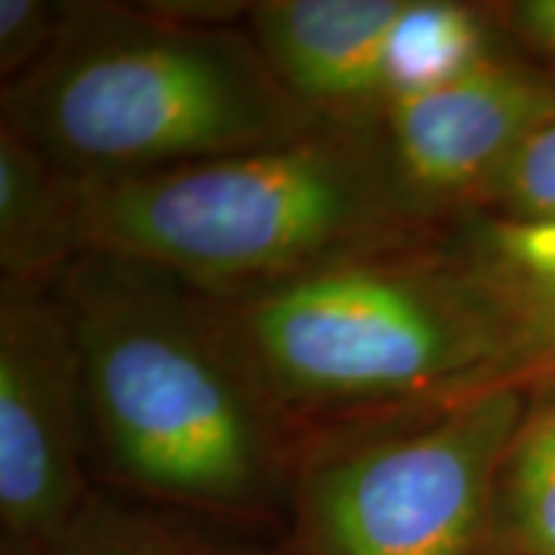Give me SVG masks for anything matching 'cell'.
Masks as SVG:
<instances>
[{
    "mask_svg": "<svg viewBox=\"0 0 555 555\" xmlns=\"http://www.w3.org/2000/svg\"><path fill=\"white\" fill-rule=\"evenodd\" d=\"M52 288L78 343L90 457L111 481L191 519L286 515L298 433L224 298L99 253L62 268Z\"/></svg>",
    "mask_w": 555,
    "mask_h": 555,
    "instance_id": "obj_1",
    "label": "cell"
},
{
    "mask_svg": "<svg viewBox=\"0 0 555 555\" xmlns=\"http://www.w3.org/2000/svg\"><path fill=\"white\" fill-rule=\"evenodd\" d=\"M78 180L139 176L327 127L229 24L75 3L50 52L3 86V124Z\"/></svg>",
    "mask_w": 555,
    "mask_h": 555,
    "instance_id": "obj_2",
    "label": "cell"
},
{
    "mask_svg": "<svg viewBox=\"0 0 555 555\" xmlns=\"http://www.w3.org/2000/svg\"><path fill=\"white\" fill-rule=\"evenodd\" d=\"M73 193L80 255L142 262L217 296L376 247L412 219L378 124H327L139 176L73 178Z\"/></svg>",
    "mask_w": 555,
    "mask_h": 555,
    "instance_id": "obj_3",
    "label": "cell"
},
{
    "mask_svg": "<svg viewBox=\"0 0 555 555\" xmlns=\"http://www.w3.org/2000/svg\"><path fill=\"white\" fill-rule=\"evenodd\" d=\"M224 301L294 427L512 380L502 314L468 255L406 258L376 245Z\"/></svg>",
    "mask_w": 555,
    "mask_h": 555,
    "instance_id": "obj_4",
    "label": "cell"
},
{
    "mask_svg": "<svg viewBox=\"0 0 555 555\" xmlns=\"http://www.w3.org/2000/svg\"><path fill=\"white\" fill-rule=\"evenodd\" d=\"M527 409L504 380L298 437L283 555H509L496 489Z\"/></svg>",
    "mask_w": 555,
    "mask_h": 555,
    "instance_id": "obj_5",
    "label": "cell"
},
{
    "mask_svg": "<svg viewBox=\"0 0 555 555\" xmlns=\"http://www.w3.org/2000/svg\"><path fill=\"white\" fill-rule=\"evenodd\" d=\"M78 343L52 281H0V540L41 555L93 496Z\"/></svg>",
    "mask_w": 555,
    "mask_h": 555,
    "instance_id": "obj_6",
    "label": "cell"
},
{
    "mask_svg": "<svg viewBox=\"0 0 555 555\" xmlns=\"http://www.w3.org/2000/svg\"><path fill=\"white\" fill-rule=\"evenodd\" d=\"M555 119V80L499 54L401 93L378 119L388 170L412 219L486 198L522 142Z\"/></svg>",
    "mask_w": 555,
    "mask_h": 555,
    "instance_id": "obj_7",
    "label": "cell"
},
{
    "mask_svg": "<svg viewBox=\"0 0 555 555\" xmlns=\"http://www.w3.org/2000/svg\"><path fill=\"white\" fill-rule=\"evenodd\" d=\"M409 0H262L249 3V37L311 116L378 124L397 95L393 47Z\"/></svg>",
    "mask_w": 555,
    "mask_h": 555,
    "instance_id": "obj_8",
    "label": "cell"
},
{
    "mask_svg": "<svg viewBox=\"0 0 555 555\" xmlns=\"http://www.w3.org/2000/svg\"><path fill=\"white\" fill-rule=\"evenodd\" d=\"M468 258L502 314L512 380L555 386V221L491 219Z\"/></svg>",
    "mask_w": 555,
    "mask_h": 555,
    "instance_id": "obj_9",
    "label": "cell"
},
{
    "mask_svg": "<svg viewBox=\"0 0 555 555\" xmlns=\"http://www.w3.org/2000/svg\"><path fill=\"white\" fill-rule=\"evenodd\" d=\"M73 176L16 131L0 127V268L3 281H52L78 258Z\"/></svg>",
    "mask_w": 555,
    "mask_h": 555,
    "instance_id": "obj_10",
    "label": "cell"
},
{
    "mask_svg": "<svg viewBox=\"0 0 555 555\" xmlns=\"http://www.w3.org/2000/svg\"><path fill=\"white\" fill-rule=\"evenodd\" d=\"M499 530L509 555H555V386L527 409L502 463Z\"/></svg>",
    "mask_w": 555,
    "mask_h": 555,
    "instance_id": "obj_11",
    "label": "cell"
},
{
    "mask_svg": "<svg viewBox=\"0 0 555 555\" xmlns=\"http://www.w3.org/2000/svg\"><path fill=\"white\" fill-rule=\"evenodd\" d=\"M41 555H253L193 527L191 517L95 489L67 532Z\"/></svg>",
    "mask_w": 555,
    "mask_h": 555,
    "instance_id": "obj_12",
    "label": "cell"
},
{
    "mask_svg": "<svg viewBox=\"0 0 555 555\" xmlns=\"http://www.w3.org/2000/svg\"><path fill=\"white\" fill-rule=\"evenodd\" d=\"M483 201L496 208L494 219L519 224L555 221V119L525 139Z\"/></svg>",
    "mask_w": 555,
    "mask_h": 555,
    "instance_id": "obj_13",
    "label": "cell"
},
{
    "mask_svg": "<svg viewBox=\"0 0 555 555\" xmlns=\"http://www.w3.org/2000/svg\"><path fill=\"white\" fill-rule=\"evenodd\" d=\"M75 3L0 0V73L9 82L52 50L73 16Z\"/></svg>",
    "mask_w": 555,
    "mask_h": 555,
    "instance_id": "obj_14",
    "label": "cell"
},
{
    "mask_svg": "<svg viewBox=\"0 0 555 555\" xmlns=\"http://www.w3.org/2000/svg\"><path fill=\"white\" fill-rule=\"evenodd\" d=\"M512 24L555 65V0H525L509 11Z\"/></svg>",
    "mask_w": 555,
    "mask_h": 555,
    "instance_id": "obj_15",
    "label": "cell"
}]
</instances>
